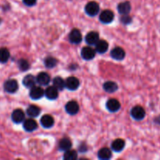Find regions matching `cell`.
I'll use <instances>...</instances> for the list:
<instances>
[{
	"mask_svg": "<svg viewBox=\"0 0 160 160\" xmlns=\"http://www.w3.org/2000/svg\"><path fill=\"white\" fill-rule=\"evenodd\" d=\"M37 82L36 78H34L33 75L28 74L25 76L23 79V84L28 88H31L34 86H35V83Z\"/></svg>",
	"mask_w": 160,
	"mask_h": 160,
	"instance_id": "7402d4cb",
	"label": "cell"
},
{
	"mask_svg": "<svg viewBox=\"0 0 160 160\" xmlns=\"http://www.w3.org/2000/svg\"><path fill=\"white\" fill-rule=\"evenodd\" d=\"M117 9H118L119 12L122 15H128L131 10V5L129 2H120L117 6Z\"/></svg>",
	"mask_w": 160,
	"mask_h": 160,
	"instance_id": "e0dca14e",
	"label": "cell"
},
{
	"mask_svg": "<svg viewBox=\"0 0 160 160\" xmlns=\"http://www.w3.org/2000/svg\"><path fill=\"white\" fill-rule=\"evenodd\" d=\"M103 89L108 93H113L118 89V85L113 81H106L103 84Z\"/></svg>",
	"mask_w": 160,
	"mask_h": 160,
	"instance_id": "cb8c5ba5",
	"label": "cell"
},
{
	"mask_svg": "<svg viewBox=\"0 0 160 160\" xmlns=\"http://www.w3.org/2000/svg\"><path fill=\"white\" fill-rule=\"evenodd\" d=\"M71 146L72 142L68 138H63L59 142V149L61 150V151H67V150L70 149Z\"/></svg>",
	"mask_w": 160,
	"mask_h": 160,
	"instance_id": "44dd1931",
	"label": "cell"
},
{
	"mask_svg": "<svg viewBox=\"0 0 160 160\" xmlns=\"http://www.w3.org/2000/svg\"><path fill=\"white\" fill-rule=\"evenodd\" d=\"M69 40L73 44L81 43V40H82V35H81V31L76 28L72 30L69 34Z\"/></svg>",
	"mask_w": 160,
	"mask_h": 160,
	"instance_id": "30bf717a",
	"label": "cell"
},
{
	"mask_svg": "<svg viewBox=\"0 0 160 160\" xmlns=\"http://www.w3.org/2000/svg\"><path fill=\"white\" fill-rule=\"evenodd\" d=\"M9 56H10V54H9V52L7 48H0V62L1 63H6L9 60Z\"/></svg>",
	"mask_w": 160,
	"mask_h": 160,
	"instance_id": "4316f807",
	"label": "cell"
},
{
	"mask_svg": "<svg viewBox=\"0 0 160 160\" xmlns=\"http://www.w3.org/2000/svg\"><path fill=\"white\" fill-rule=\"evenodd\" d=\"M131 21H132V19L128 15H123V17H121V22L123 24H129L131 23Z\"/></svg>",
	"mask_w": 160,
	"mask_h": 160,
	"instance_id": "4dcf8cb0",
	"label": "cell"
},
{
	"mask_svg": "<svg viewBox=\"0 0 160 160\" xmlns=\"http://www.w3.org/2000/svg\"><path fill=\"white\" fill-rule=\"evenodd\" d=\"M106 108L108 110L112 112H117L120 109V103L117 99L111 98V99L108 100V102H106Z\"/></svg>",
	"mask_w": 160,
	"mask_h": 160,
	"instance_id": "2e32d148",
	"label": "cell"
},
{
	"mask_svg": "<svg viewBox=\"0 0 160 160\" xmlns=\"http://www.w3.org/2000/svg\"><path fill=\"white\" fill-rule=\"evenodd\" d=\"M155 121L156 122V123H159V124H160V116H159V117H158L155 120Z\"/></svg>",
	"mask_w": 160,
	"mask_h": 160,
	"instance_id": "d6a6232c",
	"label": "cell"
},
{
	"mask_svg": "<svg viewBox=\"0 0 160 160\" xmlns=\"http://www.w3.org/2000/svg\"><path fill=\"white\" fill-rule=\"evenodd\" d=\"M125 147V141L123 140L121 138L116 139L113 141V142L112 143L111 145V148L116 152H120Z\"/></svg>",
	"mask_w": 160,
	"mask_h": 160,
	"instance_id": "ffe728a7",
	"label": "cell"
},
{
	"mask_svg": "<svg viewBox=\"0 0 160 160\" xmlns=\"http://www.w3.org/2000/svg\"><path fill=\"white\" fill-rule=\"evenodd\" d=\"M98 159L102 160H108L112 157V152L108 148H102L98 152Z\"/></svg>",
	"mask_w": 160,
	"mask_h": 160,
	"instance_id": "603a6c76",
	"label": "cell"
},
{
	"mask_svg": "<svg viewBox=\"0 0 160 160\" xmlns=\"http://www.w3.org/2000/svg\"><path fill=\"white\" fill-rule=\"evenodd\" d=\"M57 64V59L52 56H48L45 59V65L48 68H53Z\"/></svg>",
	"mask_w": 160,
	"mask_h": 160,
	"instance_id": "f1b7e54d",
	"label": "cell"
},
{
	"mask_svg": "<svg viewBox=\"0 0 160 160\" xmlns=\"http://www.w3.org/2000/svg\"><path fill=\"white\" fill-rule=\"evenodd\" d=\"M85 12L90 17H95L99 12V5L96 2H89L85 6Z\"/></svg>",
	"mask_w": 160,
	"mask_h": 160,
	"instance_id": "6da1fadb",
	"label": "cell"
},
{
	"mask_svg": "<svg viewBox=\"0 0 160 160\" xmlns=\"http://www.w3.org/2000/svg\"><path fill=\"white\" fill-rule=\"evenodd\" d=\"M18 67L22 71H26L30 68V64L26 59H20L18 62Z\"/></svg>",
	"mask_w": 160,
	"mask_h": 160,
	"instance_id": "f546056e",
	"label": "cell"
},
{
	"mask_svg": "<svg viewBox=\"0 0 160 160\" xmlns=\"http://www.w3.org/2000/svg\"><path fill=\"white\" fill-rule=\"evenodd\" d=\"M51 78H50V76L45 72H41L38 74V76L36 77V81H37V83L40 85H48L49 84L50 81H51Z\"/></svg>",
	"mask_w": 160,
	"mask_h": 160,
	"instance_id": "4fadbf2b",
	"label": "cell"
},
{
	"mask_svg": "<svg viewBox=\"0 0 160 160\" xmlns=\"http://www.w3.org/2000/svg\"><path fill=\"white\" fill-rule=\"evenodd\" d=\"M131 115L134 120H142L145 117V110L140 106H136L131 110Z\"/></svg>",
	"mask_w": 160,
	"mask_h": 160,
	"instance_id": "7a4b0ae2",
	"label": "cell"
},
{
	"mask_svg": "<svg viewBox=\"0 0 160 160\" xmlns=\"http://www.w3.org/2000/svg\"><path fill=\"white\" fill-rule=\"evenodd\" d=\"M23 129L25 130L28 132H32V131H35L38 128V123L37 122L34 120L31 119V117L30 119H27L24 120L23 123Z\"/></svg>",
	"mask_w": 160,
	"mask_h": 160,
	"instance_id": "8fae6325",
	"label": "cell"
},
{
	"mask_svg": "<svg viewBox=\"0 0 160 160\" xmlns=\"http://www.w3.org/2000/svg\"><path fill=\"white\" fill-rule=\"evenodd\" d=\"M63 159L66 160H75L78 159V152L75 150L69 149L65 152L63 155Z\"/></svg>",
	"mask_w": 160,
	"mask_h": 160,
	"instance_id": "83f0119b",
	"label": "cell"
},
{
	"mask_svg": "<svg viewBox=\"0 0 160 160\" xmlns=\"http://www.w3.org/2000/svg\"><path fill=\"white\" fill-rule=\"evenodd\" d=\"M11 118L12 120L15 123H23L25 119V114L23 111L20 109H17L12 112L11 115Z\"/></svg>",
	"mask_w": 160,
	"mask_h": 160,
	"instance_id": "52a82bcc",
	"label": "cell"
},
{
	"mask_svg": "<svg viewBox=\"0 0 160 160\" xmlns=\"http://www.w3.org/2000/svg\"><path fill=\"white\" fill-rule=\"evenodd\" d=\"M114 19V13L109 9L102 11L99 15V20L103 23H110Z\"/></svg>",
	"mask_w": 160,
	"mask_h": 160,
	"instance_id": "8992f818",
	"label": "cell"
},
{
	"mask_svg": "<svg viewBox=\"0 0 160 160\" xmlns=\"http://www.w3.org/2000/svg\"><path fill=\"white\" fill-rule=\"evenodd\" d=\"M66 111L70 115H75L79 112V105L76 101H70L66 104Z\"/></svg>",
	"mask_w": 160,
	"mask_h": 160,
	"instance_id": "ba28073f",
	"label": "cell"
},
{
	"mask_svg": "<svg viewBox=\"0 0 160 160\" xmlns=\"http://www.w3.org/2000/svg\"><path fill=\"white\" fill-rule=\"evenodd\" d=\"M95 53H96L95 49H94L93 48L90 46H86L81 49V55L83 59H85V60H91V59L95 58Z\"/></svg>",
	"mask_w": 160,
	"mask_h": 160,
	"instance_id": "5b68a950",
	"label": "cell"
},
{
	"mask_svg": "<svg viewBox=\"0 0 160 160\" xmlns=\"http://www.w3.org/2000/svg\"><path fill=\"white\" fill-rule=\"evenodd\" d=\"M45 95L50 100L56 99L59 95V90L55 86H49L45 89Z\"/></svg>",
	"mask_w": 160,
	"mask_h": 160,
	"instance_id": "5bb4252c",
	"label": "cell"
},
{
	"mask_svg": "<svg viewBox=\"0 0 160 160\" xmlns=\"http://www.w3.org/2000/svg\"><path fill=\"white\" fill-rule=\"evenodd\" d=\"M1 22H2V20H1V18H0V23H1Z\"/></svg>",
	"mask_w": 160,
	"mask_h": 160,
	"instance_id": "836d02e7",
	"label": "cell"
},
{
	"mask_svg": "<svg viewBox=\"0 0 160 160\" xmlns=\"http://www.w3.org/2000/svg\"><path fill=\"white\" fill-rule=\"evenodd\" d=\"M80 81L75 77H70L66 80V88L70 91H75L79 88Z\"/></svg>",
	"mask_w": 160,
	"mask_h": 160,
	"instance_id": "9c48e42d",
	"label": "cell"
},
{
	"mask_svg": "<svg viewBox=\"0 0 160 160\" xmlns=\"http://www.w3.org/2000/svg\"><path fill=\"white\" fill-rule=\"evenodd\" d=\"M99 41V34L96 31H91L88 33L85 37V42L89 45H93Z\"/></svg>",
	"mask_w": 160,
	"mask_h": 160,
	"instance_id": "7c38bea8",
	"label": "cell"
},
{
	"mask_svg": "<svg viewBox=\"0 0 160 160\" xmlns=\"http://www.w3.org/2000/svg\"><path fill=\"white\" fill-rule=\"evenodd\" d=\"M40 108L38 107L37 106H34V105L28 106V108L27 109V114L31 118L37 117L40 114Z\"/></svg>",
	"mask_w": 160,
	"mask_h": 160,
	"instance_id": "d4e9b609",
	"label": "cell"
},
{
	"mask_svg": "<svg viewBox=\"0 0 160 160\" xmlns=\"http://www.w3.org/2000/svg\"><path fill=\"white\" fill-rule=\"evenodd\" d=\"M18 83L14 79H9L4 83V90L7 93H15L18 90Z\"/></svg>",
	"mask_w": 160,
	"mask_h": 160,
	"instance_id": "3957f363",
	"label": "cell"
},
{
	"mask_svg": "<svg viewBox=\"0 0 160 160\" xmlns=\"http://www.w3.org/2000/svg\"><path fill=\"white\" fill-rule=\"evenodd\" d=\"M112 59L116 60H122L125 57V51L120 47H115L110 52Z\"/></svg>",
	"mask_w": 160,
	"mask_h": 160,
	"instance_id": "9a60e30c",
	"label": "cell"
},
{
	"mask_svg": "<svg viewBox=\"0 0 160 160\" xmlns=\"http://www.w3.org/2000/svg\"><path fill=\"white\" fill-rule=\"evenodd\" d=\"M41 124L45 128H51L54 125V119L51 115H44L41 118Z\"/></svg>",
	"mask_w": 160,
	"mask_h": 160,
	"instance_id": "ac0fdd59",
	"label": "cell"
},
{
	"mask_svg": "<svg viewBox=\"0 0 160 160\" xmlns=\"http://www.w3.org/2000/svg\"><path fill=\"white\" fill-rule=\"evenodd\" d=\"M30 97L34 100L40 99L45 95V91L39 86H34L30 88Z\"/></svg>",
	"mask_w": 160,
	"mask_h": 160,
	"instance_id": "277c9868",
	"label": "cell"
},
{
	"mask_svg": "<svg viewBox=\"0 0 160 160\" xmlns=\"http://www.w3.org/2000/svg\"><path fill=\"white\" fill-rule=\"evenodd\" d=\"M53 86L56 88L59 91L63 90L66 88V81H64L60 77H56L52 81Z\"/></svg>",
	"mask_w": 160,
	"mask_h": 160,
	"instance_id": "484cf974",
	"label": "cell"
},
{
	"mask_svg": "<svg viewBox=\"0 0 160 160\" xmlns=\"http://www.w3.org/2000/svg\"><path fill=\"white\" fill-rule=\"evenodd\" d=\"M23 3L28 6H32L35 5L37 0H23Z\"/></svg>",
	"mask_w": 160,
	"mask_h": 160,
	"instance_id": "1f68e13d",
	"label": "cell"
},
{
	"mask_svg": "<svg viewBox=\"0 0 160 160\" xmlns=\"http://www.w3.org/2000/svg\"><path fill=\"white\" fill-rule=\"evenodd\" d=\"M108 48H109V44L105 40H99L95 44V51L99 54H103L107 52Z\"/></svg>",
	"mask_w": 160,
	"mask_h": 160,
	"instance_id": "d6986e66",
	"label": "cell"
}]
</instances>
